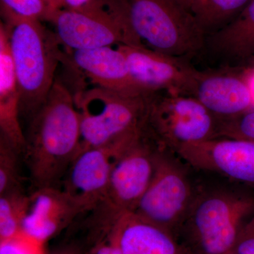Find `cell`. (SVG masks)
<instances>
[{
    "mask_svg": "<svg viewBox=\"0 0 254 254\" xmlns=\"http://www.w3.org/2000/svg\"><path fill=\"white\" fill-rule=\"evenodd\" d=\"M80 115L74 96L56 80L31 118L23 155L36 189L57 187L79 151Z\"/></svg>",
    "mask_w": 254,
    "mask_h": 254,
    "instance_id": "6da1fadb",
    "label": "cell"
},
{
    "mask_svg": "<svg viewBox=\"0 0 254 254\" xmlns=\"http://www.w3.org/2000/svg\"><path fill=\"white\" fill-rule=\"evenodd\" d=\"M254 213V198L225 190L195 194L176 238L189 254H228Z\"/></svg>",
    "mask_w": 254,
    "mask_h": 254,
    "instance_id": "7a4b0ae2",
    "label": "cell"
},
{
    "mask_svg": "<svg viewBox=\"0 0 254 254\" xmlns=\"http://www.w3.org/2000/svg\"><path fill=\"white\" fill-rule=\"evenodd\" d=\"M5 24L21 95V113L31 118L48 98L65 55L55 33L40 20L11 18Z\"/></svg>",
    "mask_w": 254,
    "mask_h": 254,
    "instance_id": "3957f363",
    "label": "cell"
},
{
    "mask_svg": "<svg viewBox=\"0 0 254 254\" xmlns=\"http://www.w3.org/2000/svg\"><path fill=\"white\" fill-rule=\"evenodd\" d=\"M151 94L128 95L99 86L78 93L74 98L81 124L79 151L138 136L146 127Z\"/></svg>",
    "mask_w": 254,
    "mask_h": 254,
    "instance_id": "277c9868",
    "label": "cell"
},
{
    "mask_svg": "<svg viewBox=\"0 0 254 254\" xmlns=\"http://www.w3.org/2000/svg\"><path fill=\"white\" fill-rule=\"evenodd\" d=\"M133 31L152 50L190 59L200 55L205 35L190 11L173 0H125Z\"/></svg>",
    "mask_w": 254,
    "mask_h": 254,
    "instance_id": "5b68a950",
    "label": "cell"
},
{
    "mask_svg": "<svg viewBox=\"0 0 254 254\" xmlns=\"http://www.w3.org/2000/svg\"><path fill=\"white\" fill-rule=\"evenodd\" d=\"M160 146L146 127L138 138L114 155L106 194L91 211L110 230L122 215L134 211L151 181Z\"/></svg>",
    "mask_w": 254,
    "mask_h": 254,
    "instance_id": "8992f818",
    "label": "cell"
},
{
    "mask_svg": "<svg viewBox=\"0 0 254 254\" xmlns=\"http://www.w3.org/2000/svg\"><path fill=\"white\" fill-rule=\"evenodd\" d=\"M47 21L54 24L60 44L71 51L114 45L145 46L132 28L125 0H103L86 11L56 10Z\"/></svg>",
    "mask_w": 254,
    "mask_h": 254,
    "instance_id": "52a82bcc",
    "label": "cell"
},
{
    "mask_svg": "<svg viewBox=\"0 0 254 254\" xmlns=\"http://www.w3.org/2000/svg\"><path fill=\"white\" fill-rule=\"evenodd\" d=\"M220 122L193 97L166 91L150 95L147 127L169 150L218 138Z\"/></svg>",
    "mask_w": 254,
    "mask_h": 254,
    "instance_id": "ba28073f",
    "label": "cell"
},
{
    "mask_svg": "<svg viewBox=\"0 0 254 254\" xmlns=\"http://www.w3.org/2000/svg\"><path fill=\"white\" fill-rule=\"evenodd\" d=\"M160 146L153 177L133 213L176 236L195 193L181 165Z\"/></svg>",
    "mask_w": 254,
    "mask_h": 254,
    "instance_id": "9c48e42d",
    "label": "cell"
},
{
    "mask_svg": "<svg viewBox=\"0 0 254 254\" xmlns=\"http://www.w3.org/2000/svg\"><path fill=\"white\" fill-rule=\"evenodd\" d=\"M118 47L125 55L133 81L143 91L148 93L166 91L190 96L198 69L190 65L188 59L145 46Z\"/></svg>",
    "mask_w": 254,
    "mask_h": 254,
    "instance_id": "30bf717a",
    "label": "cell"
},
{
    "mask_svg": "<svg viewBox=\"0 0 254 254\" xmlns=\"http://www.w3.org/2000/svg\"><path fill=\"white\" fill-rule=\"evenodd\" d=\"M175 152L193 168L254 186V142L213 138L182 145Z\"/></svg>",
    "mask_w": 254,
    "mask_h": 254,
    "instance_id": "8fae6325",
    "label": "cell"
},
{
    "mask_svg": "<svg viewBox=\"0 0 254 254\" xmlns=\"http://www.w3.org/2000/svg\"><path fill=\"white\" fill-rule=\"evenodd\" d=\"M120 145L80 150L66 171L63 190L81 207L91 212L105 198L113 167L114 155Z\"/></svg>",
    "mask_w": 254,
    "mask_h": 254,
    "instance_id": "7c38bea8",
    "label": "cell"
},
{
    "mask_svg": "<svg viewBox=\"0 0 254 254\" xmlns=\"http://www.w3.org/2000/svg\"><path fill=\"white\" fill-rule=\"evenodd\" d=\"M190 96L221 120L239 116L254 107L248 81L225 71L197 70Z\"/></svg>",
    "mask_w": 254,
    "mask_h": 254,
    "instance_id": "4fadbf2b",
    "label": "cell"
},
{
    "mask_svg": "<svg viewBox=\"0 0 254 254\" xmlns=\"http://www.w3.org/2000/svg\"><path fill=\"white\" fill-rule=\"evenodd\" d=\"M83 214L78 203L58 187L36 189L31 195L21 232L44 244Z\"/></svg>",
    "mask_w": 254,
    "mask_h": 254,
    "instance_id": "5bb4252c",
    "label": "cell"
},
{
    "mask_svg": "<svg viewBox=\"0 0 254 254\" xmlns=\"http://www.w3.org/2000/svg\"><path fill=\"white\" fill-rule=\"evenodd\" d=\"M200 54L224 69L254 67V0L227 26L205 37Z\"/></svg>",
    "mask_w": 254,
    "mask_h": 254,
    "instance_id": "9a60e30c",
    "label": "cell"
},
{
    "mask_svg": "<svg viewBox=\"0 0 254 254\" xmlns=\"http://www.w3.org/2000/svg\"><path fill=\"white\" fill-rule=\"evenodd\" d=\"M73 66L95 85L128 95H149L131 77L125 55L119 48L103 47L71 51Z\"/></svg>",
    "mask_w": 254,
    "mask_h": 254,
    "instance_id": "2e32d148",
    "label": "cell"
},
{
    "mask_svg": "<svg viewBox=\"0 0 254 254\" xmlns=\"http://www.w3.org/2000/svg\"><path fill=\"white\" fill-rule=\"evenodd\" d=\"M21 95L5 23H0V138L23 155L26 136L20 124Z\"/></svg>",
    "mask_w": 254,
    "mask_h": 254,
    "instance_id": "e0dca14e",
    "label": "cell"
},
{
    "mask_svg": "<svg viewBox=\"0 0 254 254\" xmlns=\"http://www.w3.org/2000/svg\"><path fill=\"white\" fill-rule=\"evenodd\" d=\"M111 232L123 254H189L173 234L133 213L122 215Z\"/></svg>",
    "mask_w": 254,
    "mask_h": 254,
    "instance_id": "ac0fdd59",
    "label": "cell"
},
{
    "mask_svg": "<svg viewBox=\"0 0 254 254\" xmlns=\"http://www.w3.org/2000/svg\"><path fill=\"white\" fill-rule=\"evenodd\" d=\"M251 1L192 0L190 11L206 37L220 31L233 21Z\"/></svg>",
    "mask_w": 254,
    "mask_h": 254,
    "instance_id": "d6986e66",
    "label": "cell"
},
{
    "mask_svg": "<svg viewBox=\"0 0 254 254\" xmlns=\"http://www.w3.org/2000/svg\"><path fill=\"white\" fill-rule=\"evenodd\" d=\"M31 195L23 189L0 195V240L13 238L21 232V225L27 213Z\"/></svg>",
    "mask_w": 254,
    "mask_h": 254,
    "instance_id": "ffe728a7",
    "label": "cell"
},
{
    "mask_svg": "<svg viewBox=\"0 0 254 254\" xmlns=\"http://www.w3.org/2000/svg\"><path fill=\"white\" fill-rule=\"evenodd\" d=\"M21 155L16 148L0 138V195L23 189L20 172Z\"/></svg>",
    "mask_w": 254,
    "mask_h": 254,
    "instance_id": "44dd1931",
    "label": "cell"
},
{
    "mask_svg": "<svg viewBox=\"0 0 254 254\" xmlns=\"http://www.w3.org/2000/svg\"><path fill=\"white\" fill-rule=\"evenodd\" d=\"M1 12L6 19L31 18L47 21L49 9L43 0H0Z\"/></svg>",
    "mask_w": 254,
    "mask_h": 254,
    "instance_id": "7402d4cb",
    "label": "cell"
},
{
    "mask_svg": "<svg viewBox=\"0 0 254 254\" xmlns=\"http://www.w3.org/2000/svg\"><path fill=\"white\" fill-rule=\"evenodd\" d=\"M218 138L254 142V109L235 118L221 120Z\"/></svg>",
    "mask_w": 254,
    "mask_h": 254,
    "instance_id": "603a6c76",
    "label": "cell"
},
{
    "mask_svg": "<svg viewBox=\"0 0 254 254\" xmlns=\"http://www.w3.org/2000/svg\"><path fill=\"white\" fill-rule=\"evenodd\" d=\"M43 245L21 232L13 238L1 241L0 254H43Z\"/></svg>",
    "mask_w": 254,
    "mask_h": 254,
    "instance_id": "cb8c5ba5",
    "label": "cell"
},
{
    "mask_svg": "<svg viewBox=\"0 0 254 254\" xmlns=\"http://www.w3.org/2000/svg\"><path fill=\"white\" fill-rule=\"evenodd\" d=\"M232 252L237 254H254V213L241 229Z\"/></svg>",
    "mask_w": 254,
    "mask_h": 254,
    "instance_id": "d4e9b609",
    "label": "cell"
},
{
    "mask_svg": "<svg viewBox=\"0 0 254 254\" xmlns=\"http://www.w3.org/2000/svg\"><path fill=\"white\" fill-rule=\"evenodd\" d=\"M102 2L103 0H64V9L86 11L97 7Z\"/></svg>",
    "mask_w": 254,
    "mask_h": 254,
    "instance_id": "484cf974",
    "label": "cell"
},
{
    "mask_svg": "<svg viewBox=\"0 0 254 254\" xmlns=\"http://www.w3.org/2000/svg\"><path fill=\"white\" fill-rule=\"evenodd\" d=\"M94 254H123L120 247L113 240L110 243L100 245L95 250Z\"/></svg>",
    "mask_w": 254,
    "mask_h": 254,
    "instance_id": "4316f807",
    "label": "cell"
},
{
    "mask_svg": "<svg viewBox=\"0 0 254 254\" xmlns=\"http://www.w3.org/2000/svg\"><path fill=\"white\" fill-rule=\"evenodd\" d=\"M43 1L49 9L50 13L56 10L64 9V0H43Z\"/></svg>",
    "mask_w": 254,
    "mask_h": 254,
    "instance_id": "83f0119b",
    "label": "cell"
},
{
    "mask_svg": "<svg viewBox=\"0 0 254 254\" xmlns=\"http://www.w3.org/2000/svg\"><path fill=\"white\" fill-rule=\"evenodd\" d=\"M174 1L183 7L184 9L190 11V4H191L192 0H173Z\"/></svg>",
    "mask_w": 254,
    "mask_h": 254,
    "instance_id": "f1b7e54d",
    "label": "cell"
},
{
    "mask_svg": "<svg viewBox=\"0 0 254 254\" xmlns=\"http://www.w3.org/2000/svg\"><path fill=\"white\" fill-rule=\"evenodd\" d=\"M237 254L233 253V252H231V253H230V254Z\"/></svg>",
    "mask_w": 254,
    "mask_h": 254,
    "instance_id": "f546056e",
    "label": "cell"
},
{
    "mask_svg": "<svg viewBox=\"0 0 254 254\" xmlns=\"http://www.w3.org/2000/svg\"></svg>",
    "mask_w": 254,
    "mask_h": 254,
    "instance_id": "4dcf8cb0",
    "label": "cell"
}]
</instances>
